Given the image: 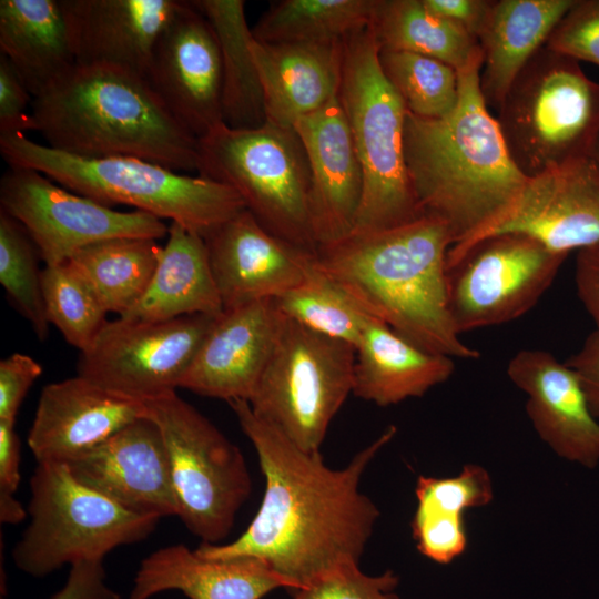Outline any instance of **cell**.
<instances>
[{
    "instance_id": "obj_1",
    "label": "cell",
    "mask_w": 599,
    "mask_h": 599,
    "mask_svg": "<svg viewBox=\"0 0 599 599\" xmlns=\"http://www.w3.org/2000/svg\"><path fill=\"white\" fill-rule=\"evenodd\" d=\"M253 445L265 479L258 510L226 544L202 542L205 558L247 556L262 560L292 592L342 569L357 567L379 517L359 490L368 465L395 436L389 426L343 468L328 467L257 417L247 400L227 403Z\"/></svg>"
},
{
    "instance_id": "obj_2",
    "label": "cell",
    "mask_w": 599,
    "mask_h": 599,
    "mask_svg": "<svg viewBox=\"0 0 599 599\" xmlns=\"http://www.w3.org/2000/svg\"><path fill=\"white\" fill-rule=\"evenodd\" d=\"M483 62L458 71L459 99L441 119L407 111L404 156L423 215L444 221L460 254L515 203L528 179L512 162L480 89Z\"/></svg>"
},
{
    "instance_id": "obj_3",
    "label": "cell",
    "mask_w": 599,
    "mask_h": 599,
    "mask_svg": "<svg viewBox=\"0 0 599 599\" xmlns=\"http://www.w3.org/2000/svg\"><path fill=\"white\" fill-rule=\"evenodd\" d=\"M448 225L430 215L369 233L349 234L317 248V266L373 317L416 346L451 358L474 359L448 307Z\"/></svg>"
},
{
    "instance_id": "obj_4",
    "label": "cell",
    "mask_w": 599,
    "mask_h": 599,
    "mask_svg": "<svg viewBox=\"0 0 599 599\" xmlns=\"http://www.w3.org/2000/svg\"><path fill=\"white\" fill-rule=\"evenodd\" d=\"M34 131L81 158L128 156L177 172L199 169V139L165 108L145 78L106 64H77L33 98Z\"/></svg>"
},
{
    "instance_id": "obj_5",
    "label": "cell",
    "mask_w": 599,
    "mask_h": 599,
    "mask_svg": "<svg viewBox=\"0 0 599 599\" xmlns=\"http://www.w3.org/2000/svg\"><path fill=\"white\" fill-rule=\"evenodd\" d=\"M0 152L9 166L33 169L101 204L131 206L203 238L246 209L225 184L138 158H81L40 144L21 132L0 134Z\"/></svg>"
},
{
    "instance_id": "obj_6",
    "label": "cell",
    "mask_w": 599,
    "mask_h": 599,
    "mask_svg": "<svg viewBox=\"0 0 599 599\" xmlns=\"http://www.w3.org/2000/svg\"><path fill=\"white\" fill-rule=\"evenodd\" d=\"M338 99L363 172V196L349 234L388 230L422 217L404 156L407 110L383 73L370 26L344 40Z\"/></svg>"
},
{
    "instance_id": "obj_7",
    "label": "cell",
    "mask_w": 599,
    "mask_h": 599,
    "mask_svg": "<svg viewBox=\"0 0 599 599\" xmlns=\"http://www.w3.org/2000/svg\"><path fill=\"white\" fill-rule=\"evenodd\" d=\"M496 118L527 179L591 156L599 138V83L578 61L541 47L511 83Z\"/></svg>"
},
{
    "instance_id": "obj_8",
    "label": "cell",
    "mask_w": 599,
    "mask_h": 599,
    "mask_svg": "<svg viewBox=\"0 0 599 599\" xmlns=\"http://www.w3.org/2000/svg\"><path fill=\"white\" fill-rule=\"evenodd\" d=\"M197 174L233 189L270 233L316 254L309 165L294 128L265 122L232 129L220 123L199 139Z\"/></svg>"
},
{
    "instance_id": "obj_9",
    "label": "cell",
    "mask_w": 599,
    "mask_h": 599,
    "mask_svg": "<svg viewBox=\"0 0 599 599\" xmlns=\"http://www.w3.org/2000/svg\"><path fill=\"white\" fill-rule=\"evenodd\" d=\"M30 524L12 550L19 570L43 578L64 565L103 560L148 538L156 516L132 511L82 485L62 463H39L30 479Z\"/></svg>"
},
{
    "instance_id": "obj_10",
    "label": "cell",
    "mask_w": 599,
    "mask_h": 599,
    "mask_svg": "<svg viewBox=\"0 0 599 599\" xmlns=\"http://www.w3.org/2000/svg\"><path fill=\"white\" fill-rule=\"evenodd\" d=\"M355 347L286 317L250 397L253 413L307 453H318L354 386Z\"/></svg>"
},
{
    "instance_id": "obj_11",
    "label": "cell",
    "mask_w": 599,
    "mask_h": 599,
    "mask_svg": "<svg viewBox=\"0 0 599 599\" xmlns=\"http://www.w3.org/2000/svg\"><path fill=\"white\" fill-rule=\"evenodd\" d=\"M144 405L166 446L177 517L202 542L217 545L252 493L241 449L176 392Z\"/></svg>"
},
{
    "instance_id": "obj_12",
    "label": "cell",
    "mask_w": 599,
    "mask_h": 599,
    "mask_svg": "<svg viewBox=\"0 0 599 599\" xmlns=\"http://www.w3.org/2000/svg\"><path fill=\"white\" fill-rule=\"evenodd\" d=\"M567 256L529 235L498 233L446 260L448 307L457 333L525 315L551 285Z\"/></svg>"
},
{
    "instance_id": "obj_13",
    "label": "cell",
    "mask_w": 599,
    "mask_h": 599,
    "mask_svg": "<svg viewBox=\"0 0 599 599\" xmlns=\"http://www.w3.org/2000/svg\"><path fill=\"white\" fill-rule=\"evenodd\" d=\"M216 316L108 321L80 353L78 375L142 403L176 392Z\"/></svg>"
},
{
    "instance_id": "obj_14",
    "label": "cell",
    "mask_w": 599,
    "mask_h": 599,
    "mask_svg": "<svg viewBox=\"0 0 599 599\" xmlns=\"http://www.w3.org/2000/svg\"><path fill=\"white\" fill-rule=\"evenodd\" d=\"M0 210L29 233L45 265L82 247L118 237L161 240L169 226L138 210L119 211L58 184L39 171L9 166L0 180Z\"/></svg>"
},
{
    "instance_id": "obj_15",
    "label": "cell",
    "mask_w": 599,
    "mask_h": 599,
    "mask_svg": "<svg viewBox=\"0 0 599 599\" xmlns=\"http://www.w3.org/2000/svg\"><path fill=\"white\" fill-rule=\"evenodd\" d=\"M145 79L170 113L197 139L223 123L219 43L192 1L183 2L162 32Z\"/></svg>"
},
{
    "instance_id": "obj_16",
    "label": "cell",
    "mask_w": 599,
    "mask_h": 599,
    "mask_svg": "<svg viewBox=\"0 0 599 599\" xmlns=\"http://www.w3.org/2000/svg\"><path fill=\"white\" fill-rule=\"evenodd\" d=\"M498 233L526 234L567 255L599 243V166L592 156L528 179L512 206L475 242Z\"/></svg>"
},
{
    "instance_id": "obj_17",
    "label": "cell",
    "mask_w": 599,
    "mask_h": 599,
    "mask_svg": "<svg viewBox=\"0 0 599 599\" xmlns=\"http://www.w3.org/2000/svg\"><path fill=\"white\" fill-rule=\"evenodd\" d=\"M65 465L82 485L132 511L177 516L166 446L146 414Z\"/></svg>"
},
{
    "instance_id": "obj_18",
    "label": "cell",
    "mask_w": 599,
    "mask_h": 599,
    "mask_svg": "<svg viewBox=\"0 0 599 599\" xmlns=\"http://www.w3.org/2000/svg\"><path fill=\"white\" fill-rule=\"evenodd\" d=\"M204 241L223 311L284 295L303 282L315 257L270 233L246 209Z\"/></svg>"
},
{
    "instance_id": "obj_19",
    "label": "cell",
    "mask_w": 599,
    "mask_h": 599,
    "mask_svg": "<svg viewBox=\"0 0 599 599\" xmlns=\"http://www.w3.org/2000/svg\"><path fill=\"white\" fill-rule=\"evenodd\" d=\"M309 165L311 225L317 248L346 237L363 196V172L338 94L294 124Z\"/></svg>"
},
{
    "instance_id": "obj_20",
    "label": "cell",
    "mask_w": 599,
    "mask_h": 599,
    "mask_svg": "<svg viewBox=\"0 0 599 599\" xmlns=\"http://www.w3.org/2000/svg\"><path fill=\"white\" fill-rule=\"evenodd\" d=\"M145 414L144 403L77 375L42 388L27 443L38 464H67Z\"/></svg>"
},
{
    "instance_id": "obj_21",
    "label": "cell",
    "mask_w": 599,
    "mask_h": 599,
    "mask_svg": "<svg viewBox=\"0 0 599 599\" xmlns=\"http://www.w3.org/2000/svg\"><path fill=\"white\" fill-rule=\"evenodd\" d=\"M282 313L274 300L223 311L200 346L181 388L225 402L248 400L274 347Z\"/></svg>"
},
{
    "instance_id": "obj_22",
    "label": "cell",
    "mask_w": 599,
    "mask_h": 599,
    "mask_svg": "<svg viewBox=\"0 0 599 599\" xmlns=\"http://www.w3.org/2000/svg\"><path fill=\"white\" fill-rule=\"evenodd\" d=\"M510 380L527 396V414L539 437L560 457L593 468L599 461V423L576 372L541 349L519 351Z\"/></svg>"
},
{
    "instance_id": "obj_23",
    "label": "cell",
    "mask_w": 599,
    "mask_h": 599,
    "mask_svg": "<svg viewBox=\"0 0 599 599\" xmlns=\"http://www.w3.org/2000/svg\"><path fill=\"white\" fill-rule=\"evenodd\" d=\"M179 0H64L77 64H106L146 78Z\"/></svg>"
},
{
    "instance_id": "obj_24",
    "label": "cell",
    "mask_w": 599,
    "mask_h": 599,
    "mask_svg": "<svg viewBox=\"0 0 599 599\" xmlns=\"http://www.w3.org/2000/svg\"><path fill=\"white\" fill-rule=\"evenodd\" d=\"M278 588H285L284 582L257 558L211 559L177 544L141 561L129 599H150L169 590L189 599H263Z\"/></svg>"
},
{
    "instance_id": "obj_25",
    "label": "cell",
    "mask_w": 599,
    "mask_h": 599,
    "mask_svg": "<svg viewBox=\"0 0 599 599\" xmlns=\"http://www.w3.org/2000/svg\"><path fill=\"white\" fill-rule=\"evenodd\" d=\"M265 122L293 128L338 94L344 41L326 44L251 43Z\"/></svg>"
},
{
    "instance_id": "obj_26",
    "label": "cell",
    "mask_w": 599,
    "mask_h": 599,
    "mask_svg": "<svg viewBox=\"0 0 599 599\" xmlns=\"http://www.w3.org/2000/svg\"><path fill=\"white\" fill-rule=\"evenodd\" d=\"M0 51L32 98L77 65L64 0H1Z\"/></svg>"
},
{
    "instance_id": "obj_27",
    "label": "cell",
    "mask_w": 599,
    "mask_h": 599,
    "mask_svg": "<svg viewBox=\"0 0 599 599\" xmlns=\"http://www.w3.org/2000/svg\"><path fill=\"white\" fill-rule=\"evenodd\" d=\"M451 357L427 352L370 316L355 347L353 394L378 406L422 397L454 373Z\"/></svg>"
},
{
    "instance_id": "obj_28",
    "label": "cell",
    "mask_w": 599,
    "mask_h": 599,
    "mask_svg": "<svg viewBox=\"0 0 599 599\" xmlns=\"http://www.w3.org/2000/svg\"><path fill=\"white\" fill-rule=\"evenodd\" d=\"M575 0H493L478 37L484 54L480 89L487 106L499 109L511 83L544 47Z\"/></svg>"
},
{
    "instance_id": "obj_29",
    "label": "cell",
    "mask_w": 599,
    "mask_h": 599,
    "mask_svg": "<svg viewBox=\"0 0 599 599\" xmlns=\"http://www.w3.org/2000/svg\"><path fill=\"white\" fill-rule=\"evenodd\" d=\"M222 312L204 238L172 222L145 294L123 317L155 322Z\"/></svg>"
},
{
    "instance_id": "obj_30",
    "label": "cell",
    "mask_w": 599,
    "mask_h": 599,
    "mask_svg": "<svg viewBox=\"0 0 599 599\" xmlns=\"http://www.w3.org/2000/svg\"><path fill=\"white\" fill-rule=\"evenodd\" d=\"M415 495L413 538L424 557L440 565L450 564L467 548L465 512L494 498L489 473L475 464L453 477L419 476Z\"/></svg>"
},
{
    "instance_id": "obj_31",
    "label": "cell",
    "mask_w": 599,
    "mask_h": 599,
    "mask_svg": "<svg viewBox=\"0 0 599 599\" xmlns=\"http://www.w3.org/2000/svg\"><path fill=\"white\" fill-rule=\"evenodd\" d=\"M210 22L222 62V120L232 129L265 123L262 85L254 61L253 40L243 0H195Z\"/></svg>"
},
{
    "instance_id": "obj_32",
    "label": "cell",
    "mask_w": 599,
    "mask_h": 599,
    "mask_svg": "<svg viewBox=\"0 0 599 599\" xmlns=\"http://www.w3.org/2000/svg\"><path fill=\"white\" fill-rule=\"evenodd\" d=\"M369 26L379 50L426 55L457 72L484 62L478 40L457 23L432 12L423 0H375Z\"/></svg>"
},
{
    "instance_id": "obj_33",
    "label": "cell",
    "mask_w": 599,
    "mask_h": 599,
    "mask_svg": "<svg viewBox=\"0 0 599 599\" xmlns=\"http://www.w3.org/2000/svg\"><path fill=\"white\" fill-rule=\"evenodd\" d=\"M162 248L158 240L118 237L87 245L69 261L89 281L105 311L123 317L145 294Z\"/></svg>"
},
{
    "instance_id": "obj_34",
    "label": "cell",
    "mask_w": 599,
    "mask_h": 599,
    "mask_svg": "<svg viewBox=\"0 0 599 599\" xmlns=\"http://www.w3.org/2000/svg\"><path fill=\"white\" fill-rule=\"evenodd\" d=\"M375 0H282L252 29L262 43L326 44L344 41L369 26Z\"/></svg>"
},
{
    "instance_id": "obj_35",
    "label": "cell",
    "mask_w": 599,
    "mask_h": 599,
    "mask_svg": "<svg viewBox=\"0 0 599 599\" xmlns=\"http://www.w3.org/2000/svg\"><path fill=\"white\" fill-rule=\"evenodd\" d=\"M286 317L325 336L357 346L370 315L315 261L305 278L274 300Z\"/></svg>"
},
{
    "instance_id": "obj_36",
    "label": "cell",
    "mask_w": 599,
    "mask_h": 599,
    "mask_svg": "<svg viewBox=\"0 0 599 599\" xmlns=\"http://www.w3.org/2000/svg\"><path fill=\"white\" fill-rule=\"evenodd\" d=\"M41 287L48 323L67 343L85 352L108 322V312L89 281L65 261L42 268Z\"/></svg>"
},
{
    "instance_id": "obj_37",
    "label": "cell",
    "mask_w": 599,
    "mask_h": 599,
    "mask_svg": "<svg viewBox=\"0 0 599 599\" xmlns=\"http://www.w3.org/2000/svg\"><path fill=\"white\" fill-rule=\"evenodd\" d=\"M379 63L409 113L441 119L455 110L459 83L453 67L426 55L389 50H379Z\"/></svg>"
},
{
    "instance_id": "obj_38",
    "label": "cell",
    "mask_w": 599,
    "mask_h": 599,
    "mask_svg": "<svg viewBox=\"0 0 599 599\" xmlns=\"http://www.w3.org/2000/svg\"><path fill=\"white\" fill-rule=\"evenodd\" d=\"M39 258L27 230L0 210V284L11 305L31 325L37 337L44 341L50 324L44 311Z\"/></svg>"
},
{
    "instance_id": "obj_39",
    "label": "cell",
    "mask_w": 599,
    "mask_h": 599,
    "mask_svg": "<svg viewBox=\"0 0 599 599\" xmlns=\"http://www.w3.org/2000/svg\"><path fill=\"white\" fill-rule=\"evenodd\" d=\"M393 570L367 575L357 567L338 570L293 591L291 599H400Z\"/></svg>"
},
{
    "instance_id": "obj_40",
    "label": "cell",
    "mask_w": 599,
    "mask_h": 599,
    "mask_svg": "<svg viewBox=\"0 0 599 599\" xmlns=\"http://www.w3.org/2000/svg\"><path fill=\"white\" fill-rule=\"evenodd\" d=\"M545 45L578 62L599 67V0H575Z\"/></svg>"
},
{
    "instance_id": "obj_41",
    "label": "cell",
    "mask_w": 599,
    "mask_h": 599,
    "mask_svg": "<svg viewBox=\"0 0 599 599\" xmlns=\"http://www.w3.org/2000/svg\"><path fill=\"white\" fill-rule=\"evenodd\" d=\"M16 420L0 419V521L19 524L28 511L16 498L20 481V439Z\"/></svg>"
},
{
    "instance_id": "obj_42",
    "label": "cell",
    "mask_w": 599,
    "mask_h": 599,
    "mask_svg": "<svg viewBox=\"0 0 599 599\" xmlns=\"http://www.w3.org/2000/svg\"><path fill=\"white\" fill-rule=\"evenodd\" d=\"M32 95L10 63L0 57V134L34 131Z\"/></svg>"
},
{
    "instance_id": "obj_43",
    "label": "cell",
    "mask_w": 599,
    "mask_h": 599,
    "mask_svg": "<svg viewBox=\"0 0 599 599\" xmlns=\"http://www.w3.org/2000/svg\"><path fill=\"white\" fill-rule=\"evenodd\" d=\"M43 372L33 357L13 353L0 362V419L16 420L28 390Z\"/></svg>"
},
{
    "instance_id": "obj_44",
    "label": "cell",
    "mask_w": 599,
    "mask_h": 599,
    "mask_svg": "<svg viewBox=\"0 0 599 599\" xmlns=\"http://www.w3.org/2000/svg\"><path fill=\"white\" fill-rule=\"evenodd\" d=\"M50 599H122L106 582L103 560H83L70 566L63 587Z\"/></svg>"
},
{
    "instance_id": "obj_45",
    "label": "cell",
    "mask_w": 599,
    "mask_h": 599,
    "mask_svg": "<svg viewBox=\"0 0 599 599\" xmlns=\"http://www.w3.org/2000/svg\"><path fill=\"white\" fill-rule=\"evenodd\" d=\"M565 364L576 372L592 415L599 417V328L591 332L581 348Z\"/></svg>"
},
{
    "instance_id": "obj_46",
    "label": "cell",
    "mask_w": 599,
    "mask_h": 599,
    "mask_svg": "<svg viewBox=\"0 0 599 599\" xmlns=\"http://www.w3.org/2000/svg\"><path fill=\"white\" fill-rule=\"evenodd\" d=\"M432 12L463 27L477 40L489 16L493 0H423Z\"/></svg>"
},
{
    "instance_id": "obj_47",
    "label": "cell",
    "mask_w": 599,
    "mask_h": 599,
    "mask_svg": "<svg viewBox=\"0 0 599 599\" xmlns=\"http://www.w3.org/2000/svg\"><path fill=\"white\" fill-rule=\"evenodd\" d=\"M575 283L580 302L599 328V243L578 251Z\"/></svg>"
},
{
    "instance_id": "obj_48",
    "label": "cell",
    "mask_w": 599,
    "mask_h": 599,
    "mask_svg": "<svg viewBox=\"0 0 599 599\" xmlns=\"http://www.w3.org/2000/svg\"><path fill=\"white\" fill-rule=\"evenodd\" d=\"M591 156L599 166V138H598V141H597L596 145H595V149L592 151Z\"/></svg>"
}]
</instances>
